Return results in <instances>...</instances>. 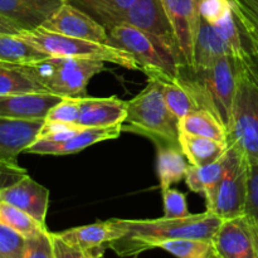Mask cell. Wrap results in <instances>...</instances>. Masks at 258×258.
<instances>
[{"label":"cell","instance_id":"cell-1","mask_svg":"<svg viewBox=\"0 0 258 258\" xmlns=\"http://www.w3.org/2000/svg\"><path fill=\"white\" fill-rule=\"evenodd\" d=\"M122 237L108 244L120 257L138 256L141 252L155 248L166 239H207L211 241L222 219L212 212L190 214L184 218L117 219Z\"/></svg>","mask_w":258,"mask_h":258},{"label":"cell","instance_id":"cell-2","mask_svg":"<svg viewBox=\"0 0 258 258\" xmlns=\"http://www.w3.org/2000/svg\"><path fill=\"white\" fill-rule=\"evenodd\" d=\"M244 71L243 59L223 55L208 68L179 67L178 80L193 95L199 108L211 111L227 127Z\"/></svg>","mask_w":258,"mask_h":258},{"label":"cell","instance_id":"cell-3","mask_svg":"<svg viewBox=\"0 0 258 258\" xmlns=\"http://www.w3.org/2000/svg\"><path fill=\"white\" fill-rule=\"evenodd\" d=\"M122 131L140 134L151 139L158 148L179 146V120L171 113L164 100L163 85L149 80L146 87L127 101V113Z\"/></svg>","mask_w":258,"mask_h":258},{"label":"cell","instance_id":"cell-4","mask_svg":"<svg viewBox=\"0 0 258 258\" xmlns=\"http://www.w3.org/2000/svg\"><path fill=\"white\" fill-rule=\"evenodd\" d=\"M107 32L106 44L127 53L149 80H178L179 64L175 57L153 35L128 24H117Z\"/></svg>","mask_w":258,"mask_h":258},{"label":"cell","instance_id":"cell-5","mask_svg":"<svg viewBox=\"0 0 258 258\" xmlns=\"http://www.w3.org/2000/svg\"><path fill=\"white\" fill-rule=\"evenodd\" d=\"M103 60L92 58L48 57L28 64L49 93L66 97H85L91 78L105 71Z\"/></svg>","mask_w":258,"mask_h":258},{"label":"cell","instance_id":"cell-6","mask_svg":"<svg viewBox=\"0 0 258 258\" xmlns=\"http://www.w3.org/2000/svg\"><path fill=\"white\" fill-rule=\"evenodd\" d=\"M18 35L52 57L92 58L117 64L126 70H139V66L127 53L102 43L68 37L59 33L50 32L43 27L30 32H22Z\"/></svg>","mask_w":258,"mask_h":258},{"label":"cell","instance_id":"cell-7","mask_svg":"<svg viewBox=\"0 0 258 258\" xmlns=\"http://www.w3.org/2000/svg\"><path fill=\"white\" fill-rule=\"evenodd\" d=\"M248 184V159L233 143L226 151V171L219 181L213 198L207 203V211L226 219L244 216Z\"/></svg>","mask_w":258,"mask_h":258},{"label":"cell","instance_id":"cell-8","mask_svg":"<svg viewBox=\"0 0 258 258\" xmlns=\"http://www.w3.org/2000/svg\"><path fill=\"white\" fill-rule=\"evenodd\" d=\"M227 130L228 143L236 144L249 163H258V86L246 71L238 83Z\"/></svg>","mask_w":258,"mask_h":258},{"label":"cell","instance_id":"cell-9","mask_svg":"<svg viewBox=\"0 0 258 258\" xmlns=\"http://www.w3.org/2000/svg\"><path fill=\"white\" fill-rule=\"evenodd\" d=\"M118 24H128L149 33L163 43L178 62V47L164 0H136ZM179 64V62H178Z\"/></svg>","mask_w":258,"mask_h":258},{"label":"cell","instance_id":"cell-10","mask_svg":"<svg viewBox=\"0 0 258 258\" xmlns=\"http://www.w3.org/2000/svg\"><path fill=\"white\" fill-rule=\"evenodd\" d=\"M43 28L68 37L80 38L102 44H106L108 37L105 25L70 2H66L43 24Z\"/></svg>","mask_w":258,"mask_h":258},{"label":"cell","instance_id":"cell-11","mask_svg":"<svg viewBox=\"0 0 258 258\" xmlns=\"http://www.w3.org/2000/svg\"><path fill=\"white\" fill-rule=\"evenodd\" d=\"M211 242L216 258H258L251 222L246 216L222 221Z\"/></svg>","mask_w":258,"mask_h":258},{"label":"cell","instance_id":"cell-12","mask_svg":"<svg viewBox=\"0 0 258 258\" xmlns=\"http://www.w3.org/2000/svg\"><path fill=\"white\" fill-rule=\"evenodd\" d=\"M178 47L179 67H191L193 40L198 20L197 0H164Z\"/></svg>","mask_w":258,"mask_h":258},{"label":"cell","instance_id":"cell-13","mask_svg":"<svg viewBox=\"0 0 258 258\" xmlns=\"http://www.w3.org/2000/svg\"><path fill=\"white\" fill-rule=\"evenodd\" d=\"M121 133L122 125L111 127H83L76 135L64 141H47L37 139L25 150V153L38 155H70L80 153L97 143L117 139Z\"/></svg>","mask_w":258,"mask_h":258},{"label":"cell","instance_id":"cell-14","mask_svg":"<svg viewBox=\"0 0 258 258\" xmlns=\"http://www.w3.org/2000/svg\"><path fill=\"white\" fill-rule=\"evenodd\" d=\"M0 202L22 209L45 226V217L49 206V190L28 174L15 184L0 190Z\"/></svg>","mask_w":258,"mask_h":258},{"label":"cell","instance_id":"cell-15","mask_svg":"<svg viewBox=\"0 0 258 258\" xmlns=\"http://www.w3.org/2000/svg\"><path fill=\"white\" fill-rule=\"evenodd\" d=\"M57 236L81 252L92 251L103 253V249L108 247V244L122 237V231L117 219H110L66 229L58 232Z\"/></svg>","mask_w":258,"mask_h":258},{"label":"cell","instance_id":"cell-16","mask_svg":"<svg viewBox=\"0 0 258 258\" xmlns=\"http://www.w3.org/2000/svg\"><path fill=\"white\" fill-rule=\"evenodd\" d=\"M66 2L68 0H0V14L23 32H30L43 27Z\"/></svg>","mask_w":258,"mask_h":258},{"label":"cell","instance_id":"cell-17","mask_svg":"<svg viewBox=\"0 0 258 258\" xmlns=\"http://www.w3.org/2000/svg\"><path fill=\"white\" fill-rule=\"evenodd\" d=\"M62 97L49 92L0 96V118L44 120Z\"/></svg>","mask_w":258,"mask_h":258},{"label":"cell","instance_id":"cell-18","mask_svg":"<svg viewBox=\"0 0 258 258\" xmlns=\"http://www.w3.org/2000/svg\"><path fill=\"white\" fill-rule=\"evenodd\" d=\"M127 113V101L115 97H80V117L82 127H111L122 125Z\"/></svg>","mask_w":258,"mask_h":258},{"label":"cell","instance_id":"cell-19","mask_svg":"<svg viewBox=\"0 0 258 258\" xmlns=\"http://www.w3.org/2000/svg\"><path fill=\"white\" fill-rule=\"evenodd\" d=\"M44 120L0 118V160H17L38 139Z\"/></svg>","mask_w":258,"mask_h":258},{"label":"cell","instance_id":"cell-20","mask_svg":"<svg viewBox=\"0 0 258 258\" xmlns=\"http://www.w3.org/2000/svg\"><path fill=\"white\" fill-rule=\"evenodd\" d=\"M223 55H232L228 45L221 37L216 25L198 15L193 40V63L191 67L208 68Z\"/></svg>","mask_w":258,"mask_h":258},{"label":"cell","instance_id":"cell-21","mask_svg":"<svg viewBox=\"0 0 258 258\" xmlns=\"http://www.w3.org/2000/svg\"><path fill=\"white\" fill-rule=\"evenodd\" d=\"M179 146L190 165L203 166L221 159L228 149V143L180 131Z\"/></svg>","mask_w":258,"mask_h":258},{"label":"cell","instance_id":"cell-22","mask_svg":"<svg viewBox=\"0 0 258 258\" xmlns=\"http://www.w3.org/2000/svg\"><path fill=\"white\" fill-rule=\"evenodd\" d=\"M48 92L35 78L28 64H14L0 60V96Z\"/></svg>","mask_w":258,"mask_h":258},{"label":"cell","instance_id":"cell-23","mask_svg":"<svg viewBox=\"0 0 258 258\" xmlns=\"http://www.w3.org/2000/svg\"><path fill=\"white\" fill-rule=\"evenodd\" d=\"M226 171V153L214 163L203 166H194L189 164L185 173V181L188 188L194 193L204 196L206 204L213 198L219 181Z\"/></svg>","mask_w":258,"mask_h":258},{"label":"cell","instance_id":"cell-24","mask_svg":"<svg viewBox=\"0 0 258 258\" xmlns=\"http://www.w3.org/2000/svg\"><path fill=\"white\" fill-rule=\"evenodd\" d=\"M179 130L181 133L228 143V130L226 125L208 110L199 108L186 115L179 121Z\"/></svg>","mask_w":258,"mask_h":258},{"label":"cell","instance_id":"cell-25","mask_svg":"<svg viewBox=\"0 0 258 258\" xmlns=\"http://www.w3.org/2000/svg\"><path fill=\"white\" fill-rule=\"evenodd\" d=\"M186 158L180 148L160 146L158 148V176L161 191L170 188L185 178Z\"/></svg>","mask_w":258,"mask_h":258},{"label":"cell","instance_id":"cell-26","mask_svg":"<svg viewBox=\"0 0 258 258\" xmlns=\"http://www.w3.org/2000/svg\"><path fill=\"white\" fill-rule=\"evenodd\" d=\"M52 55L42 52L19 35L0 33V60L14 64H30Z\"/></svg>","mask_w":258,"mask_h":258},{"label":"cell","instance_id":"cell-27","mask_svg":"<svg viewBox=\"0 0 258 258\" xmlns=\"http://www.w3.org/2000/svg\"><path fill=\"white\" fill-rule=\"evenodd\" d=\"M77 3L91 17L105 25L106 29L115 27L136 0H70Z\"/></svg>","mask_w":258,"mask_h":258},{"label":"cell","instance_id":"cell-28","mask_svg":"<svg viewBox=\"0 0 258 258\" xmlns=\"http://www.w3.org/2000/svg\"><path fill=\"white\" fill-rule=\"evenodd\" d=\"M163 85V95L169 110L179 121L193 111L199 110L193 95L179 80L160 81Z\"/></svg>","mask_w":258,"mask_h":258},{"label":"cell","instance_id":"cell-29","mask_svg":"<svg viewBox=\"0 0 258 258\" xmlns=\"http://www.w3.org/2000/svg\"><path fill=\"white\" fill-rule=\"evenodd\" d=\"M0 223L10 227L25 238L37 236L47 229L32 216L5 202H0Z\"/></svg>","mask_w":258,"mask_h":258},{"label":"cell","instance_id":"cell-30","mask_svg":"<svg viewBox=\"0 0 258 258\" xmlns=\"http://www.w3.org/2000/svg\"><path fill=\"white\" fill-rule=\"evenodd\" d=\"M155 248H161L176 258H216L213 246L207 239H166L159 242Z\"/></svg>","mask_w":258,"mask_h":258},{"label":"cell","instance_id":"cell-31","mask_svg":"<svg viewBox=\"0 0 258 258\" xmlns=\"http://www.w3.org/2000/svg\"><path fill=\"white\" fill-rule=\"evenodd\" d=\"M231 4L244 32L258 43V0H231Z\"/></svg>","mask_w":258,"mask_h":258},{"label":"cell","instance_id":"cell-32","mask_svg":"<svg viewBox=\"0 0 258 258\" xmlns=\"http://www.w3.org/2000/svg\"><path fill=\"white\" fill-rule=\"evenodd\" d=\"M27 238L0 223V258H24Z\"/></svg>","mask_w":258,"mask_h":258},{"label":"cell","instance_id":"cell-33","mask_svg":"<svg viewBox=\"0 0 258 258\" xmlns=\"http://www.w3.org/2000/svg\"><path fill=\"white\" fill-rule=\"evenodd\" d=\"M78 117H80V97H66L62 98L54 107L50 108L44 120L77 125Z\"/></svg>","mask_w":258,"mask_h":258},{"label":"cell","instance_id":"cell-34","mask_svg":"<svg viewBox=\"0 0 258 258\" xmlns=\"http://www.w3.org/2000/svg\"><path fill=\"white\" fill-rule=\"evenodd\" d=\"M24 258H55L52 233L48 229L37 236L27 238Z\"/></svg>","mask_w":258,"mask_h":258},{"label":"cell","instance_id":"cell-35","mask_svg":"<svg viewBox=\"0 0 258 258\" xmlns=\"http://www.w3.org/2000/svg\"><path fill=\"white\" fill-rule=\"evenodd\" d=\"M82 126L76 123L58 122V121L44 120L38 139L47 141H64L82 130Z\"/></svg>","mask_w":258,"mask_h":258},{"label":"cell","instance_id":"cell-36","mask_svg":"<svg viewBox=\"0 0 258 258\" xmlns=\"http://www.w3.org/2000/svg\"><path fill=\"white\" fill-rule=\"evenodd\" d=\"M164 217L168 218H184L190 216L188 211L185 194L176 189L168 188L163 190Z\"/></svg>","mask_w":258,"mask_h":258},{"label":"cell","instance_id":"cell-37","mask_svg":"<svg viewBox=\"0 0 258 258\" xmlns=\"http://www.w3.org/2000/svg\"><path fill=\"white\" fill-rule=\"evenodd\" d=\"M244 216L258 224V163L248 161V184Z\"/></svg>","mask_w":258,"mask_h":258},{"label":"cell","instance_id":"cell-38","mask_svg":"<svg viewBox=\"0 0 258 258\" xmlns=\"http://www.w3.org/2000/svg\"><path fill=\"white\" fill-rule=\"evenodd\" d=\"M198 15L216 24L232 9L231 0H197Z\"/></svg>","mask_w":258,"mask_h":258},{"label":"cell","instance_id":"cell-39","mask_svg":"<svg viewBox=\"0 0 258 258\" xmlns=\"http://www.w3.org/2000/svg\"><path fill=\"white\" fill-rule=\"evenodd\" d=\"M27 171L18 165L17 160H0V190L19 181Z\"/></svg>","mask_w":258,"mask_h":258},{"label":"cell","instance_id":"cell-40","mask_svg":"<svg viewBox=\"0 0 258 258\" xmlns=\"http://www.w3.org/2000/svg\"><path fill=\"white\" fill-rule=\"evenodd\" d=\"M243 62L247 76L258 86V43L252 40L248 35H247Z\"/></svg>","mask_w":258,"mask_h":258},{"label":"cell","instance_id":"cell-41","mask_svg":"<svg viewBox=\"0 0 258 258\" xmlns=\"http://www.w3.org/2000/svg\"><path fill=\"white\" fill-rule=\"evenodd\" d=\"M52 241L55 258H82V252L66 243L57 236V233H52Z\"/></svg>","mask_w":258,"mask_h":258},{"label":"cell","instance_id":"cell-42","mask_svg":"<svg viewBox=\"0 0 258 258\" xmlns=\"http://www.w3.org/2000/svg\"><path fill=\"white\" fill-rule=\"evenodd\" d=\"M22 32L23 30L20 29L15 23H13L12 20H9L8 18L3 17V15L0 14V33H3V34L18 35Z\"/></svg>","mask_w":258,"mask_h":258},{"label":"cell","instance_id":"cell-43","mask_svg":"<svg viewBox=\"0 0 258 258\" xmlns=\"http://www.w3.org/2000/svg\"><path fill=\"white\" fill-rule=\"evenodd\" d=\"M251 226H252V231H253L254 242H256V249H257V257H258V224L254 223V222H251Z\"/></svg>","mask_w":258,"mask_h":258},{"label":"cell","instance_id":"cell-44","mask_svg":"<svg viewBox=\"0 0 258 258\" xmlns=\"http://www.w3.org/2000/svg\"><path fill=\"white\" fill-rule=\"evenodd\" d=\"M102 257V253H98V252H82V258H101Z\"/></svg>","mask_w":258,"mask_h":258},{"label":"cell","instance_id":"cell-45","mask_svg":"<svg viewBox=\"0 0 258 258\" xmlns=\"http://www.w3.org/2000/svg\"><path fill=\"white\" fill-rule=\"evenodd\" d=\"M68 2H70V0H68Z\"/></svg>","mask_w":258,"mask_h":258}]
</instances>
